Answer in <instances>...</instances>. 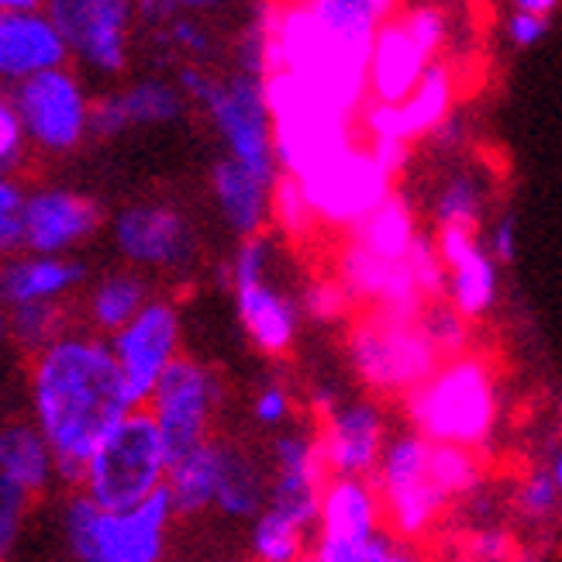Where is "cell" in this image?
<instances>
[{"label": "cell", "mask_w": 562, "mask_h": 562, "mask_svg": "<svg viewBox=\"0 0 562 562\" xmlns=\"http://www.w3.org/2000/svg\"><path fill=\"white\" fill-rule=\"evenodd\" d=\"M32 422L56 452L59 480L80 486L101 438L142 407L121 373L111 341L90 331H63L32 356Z\"/></svg>", "instance_id": "obj_1"}, {"label": "cell", "mask_w": 562, "mask_h": 562, "mask_svg": "<svg viewBox=\"0 0 562 562\" xmlns=\"http://www.w3.org/2000/svg\"><path fill=\"white\" fill-rule=\"evenodd\" d=\"M404 414L407 425L431 442L483 449L501 418V390L491 359L480 352L442 359L425 383L404 394Z\"/></svg>", "instance_id": "obj_2"}, {"label": "cell", "mask_w": 562, "mask_h": 562, "mask_svg": "<svg viewBox=\"0 0 562 562\" xmlns=\"http://www.w3.org/2000/svg\"><path fill=\"white\" fill-rule=\"evenodd\" d=\"M277 42L280 69L297 72L341 111L359 114V108L370 101V38L335 32L311 11L307 0H280Z\"/></svg>", "instance_id": "obj_3"}, {"label": "cell", "mask_w": 562, "mask_h": 562, "mask_svg": "<svg viewBox=\"0 0 562 562\" xmlns=\"http://www.w3.org/2000/svg\"><path fill=\"white\" fill-rule=\"evenodd\" d=\"M177 83L187 93V101L198 104L211 128L225 145V156L249 166L262 180H277L280 166L273 153V117L266 104L262 80L252 72L235 69L232 77H217V72L190 63L180 66Z\"/></svg>", "instance_id": "obj_4"}, {"label": "cell", "mask_w": 562, "mask_h": 562, "mask_svg": "<svg viewBox=\"0 0 562 562\" xmlns=\"http://www.w3.org/2000/svg\"><path fill=\"white\" fill-rule=\"evenodd\" d=\"M262 90L273 117V153L283 173L301 177L362 138L359 114L331 104L297 72L273 69L270 77H262Z\"/></svg>", "instance_id": "obj_5"}, {"label": "cell", "mask_w": 562, "mask_h": 562, "mask_svg": "<svg viewBox=\"0 0 562 562\" xmlns=\"http://www.w3.org/2000/svg\"><path fill=\"white\" fill-rule=\"evenodd\" d=\"M169 446L149 407H135L97 446L83 467L80 491L108 510H128L159 494L169 476Z\"/></svg>", "instance_id": "obj_6"}, {"label": "cell", "mask_w": 562, "mask_h": 562, "mask_svg": "<svg viewBox=\"0 0 562 562\" xmlns=\"http://www.w3.org/2000/svg\"><path fill=\"white\" fill-rule=\"evenodd\" d=\"M173 518L166 486L128 510H108L80 491L66 504L63 528L77 562H166Z\"/></svg>", "instance_id": "obj_7"}, {"label": "cell", "mask_w": 562, "mask_h": 562, "mask_svg": "<svg viewBox=\"0 0 562 562\" xmlns=\"http://www.w3.org/2000/svg\"><path fill=\"white\" fill-rule=\"evenodd\" d=\"M346 356L356 380L380 397H404L425 383L442 352L422 328V314L362 311L346 338Z\"/></svg>", "instance_id": "obj_8"}, {"label": "cell", "mask_w": 562, "mask_h": 562, "mask_svg": "<svg viewBox=\"0 0 562 562\" xmlns=\"http://www.w3.org/2000/svg\"><path fill=\"white\" fill-rule=\"evenodd\" d=\"M431 446L435 442L422 431H401L386 442L380 467L373 473L383 497L386 531L401 542H414L428 535L452 504L442 483L435 480Z\"/></svg>", "instance_id": "obj_9"}, {"label": "cell", "mask_w": 562, "mask_h": 562, "mask_svg": "<svg viewBox=\"0 0 562 562\" xmlns=\"http://www.w3.org/2000/svg\"><path fill=\"white\" fill-rule=\"evenodd\" d=\"M297 180L311 201L317 228L338 235L352 232L366 214H373L397 190V177L386 166H380L366 138L311 166Z\"/></svg>", "instance_id": "obj_10"}, {"label": "cell", "mask_w": 562, "mask_h": 562, "mask_svg": "<svg viewBox=\"0 0 562 562\" xmlns=\"http://www.w3.org/2000/svg\"><path fill=\"white\" fill-rule=\"evenodd\" d=\"M217 404H222V380L211 366L190 356H180L169 366L156 383L153 397L145 401L169 446V459L207 442Z\"/></svg>", "instance_id": "obj_11"}, {"label": "cell", "mask_w": 562, "mask_h": 562, "mask_svg": "<svg viewBox=\"0 0 562 562\" xmlns=\"http://www.w3.org/2000/svg\"><path fill=\"white\" fill-rule=\"evenodd\" d=\"M14 108L29 138L45 153H69L87 138L93 104L66 66L35 72L14 90Z\"/></svg>", "instance_id": "obj_12"}, {"label": "cell", "mask_w": 562, "mask_h": 562, "mask_svg": "<svg viewBox=\"0 0 562 562\" xmlns=\"http://www.w3.org/2000/svg\"><path fill=\"white\" fill-rule=\"evenodd\" d=\"M48 18L90 69L117 77L128 66L135 0H48Z\"/></svg>", "instance_id": "obj_13"}, {"label": "cell", "mask_w": 562, "mask_h": 562, "mask_svg": "<svg viewBox=\"0 0 562 562\" xmlns=\"http://www.w3.org/2000/svg\"><path fill=\"white\" fill-rule=\"evenodd\" d=\"M180 311L166 297H153L125 328L111 335V349L138 404L153 397L162 373L180 359Z\"/></svg>", "instance_id": "obj_14"}, {"label": "cell", "mask_w": 562, "mask_h": 562, "mask_svg": "<svg viewBox=\"0 0 562 562\" xmlns=\"http://www.w3.org/2000/svg\"><path fill=\"white\" fill-rule=\"evenodd\" d=\"M114 246L145 270H187L198 259V232L169 204H132L114 217Z\"/></svg>", "instance_id": "obj_15"}, {"label": "cell", "mask_w": 562, "mask_h": 562, "mask_svg": "<svg viewBox=\"0 0 562 562\" xmlns=\"http://www.w3.org/2000/svg\"><path fill=\"white\" fill-rule=\"evenodd\" d=\"M452 104H456V72L449 63L435 59L422 83L401 104L366 101L359 108V132L362 138H404V142L431 138L435 128L452 117Z\"/></svg>", "instance_id": "obj_16"}, {"label": "cell", "mask_w": 562, "mask_h": 562, "mask_svg": "<svg viewBox=\"0 0 562 562\" xmlns=\"http://www.w3.org/2000/svg\"><path fill=\"white\" fill-rule=\"evenodd\" d=\"M335 277L349 290V297L359 311L422 314V307L428 304L407 259H383L349 238H341L338 246Z\"/></svg>", "instance_id": "obj_17"}, {"label": "cell", "mask_w": 562, "mask_h": 562, "mask_svg": "<svg viewBox=\"0 0 562 562\" xmlns=\"http://www.w3.org/2000/svg\"><path fill=\"white\" fill-rule=\"evenodd\" d=\"M317 442L328 473L373 476L390 442L383 407L376 401H335L322 411Z\"/></svg>", "instance_id": "obj_18"}, {"label": "cell", "mask_w": 562, "mask_h": 562, "mask_svg": "<svg viewBox=\"0 0 562 562\" xmlns=\"http://www.w3.org/2000/svg\"><path fill=\"white\" fill-rule=\"evenodd\" d=\"M438 252L446 259V297L470 317L480 322L494 311L501 297V262L491 256L480 228L470 225H438L435 228Z\"/></svg>", "instance_id": "obj_19"}, {"label": "cell", "mask_w": 562, "mask_h": 562, "mask_svg": "<svg viewBox=\"0 0 562 562\" xmlns=\"http://www.w3.org/2000/svg\"><path fill=\"white\" fill-rule=\"evenodd\" d=\"M101 222H104L101 204L87 198V193L63 190V187L35 190L32 198H24L21 246L42 256H63L72 246L87 241L101 228Z\"/></svg>", "instance_id": "obj_20"}, {"label": "cell", "mask_w": 562, "mask_h": 562, "mask_svg": "<svg viewBox=\"0 0 562 562\" xmlns=\"http://www.w3.org/2000/svg\"><path fill=\"white\" fill-rule=\"evenodd\" d=\"M435 56L422 45V38L411 32L404 11L380 24L370 53V101L401 104L411 90L422 83Z\"/></svg>", "instance_id": "obj_21"}, {"label": "cell", "mask_w": 562, "mask_h": 562, "mask_svg": "<svg viewBox=\"0 0 562 562\" xmlns=\"http://www.w3.org/2000/svg\"><path fill=\"white\" fill-rule=\"evenodd\" d=\"M69 45L56 21L42 11H0V80H29L66 66Z\"/></svg>", "instance_id": "obj_22"}, {"label": "cell", "mask_w": 562, "mask_h": 562, "mask_svg": "<svg viewBox=\"0 0 562 562\" xmlns=\"http://www.w3.org/2000/svg\"><path fill=\"white\" fill-rule=\"evenodd\" d=\"M235 314L241 331L262 356H286L301 331V301L283 293L270 277L235 283Z\"/></svg>", "instance_id": "obj_23"}, {"label": "cell", "mask_w": 562, "mask_h": 562, "mask_svg": "<svg viewBox=\"0 0 562 562\" xmlns=\"http://www.w3.org/2000/svg\"><path fill=\"white\" fill-rule=\"evenodd\" d=\"M383 497L373 476L331 473L317 501V539H370L383 531Z\"/></svg>", "instance_id": "obj_24"}, {"label": "cell", "mask_w": 562, "mask_h": 562, "mask_svg": "<svg viewBox=\"0 0 562 562\" xmlns=\"http://www.w3.org/2000/svg\"><path fill=\"white\" fill-rule=\"evenodd\" d=\"M187 108V93L180 83L166 80H138L125 90H114L101 101H93L90 132L101 138H114L138 125H169Z\"/></svg>", "instance_id": "obj_25"}, {"label": "cell", "mask_w": 562, "mask_h": 562, "mask_svg": "<svg viewBox=\"0 0 562 562\" xmlns=\"http://www.w3.org/2000/svg\"><path fill=\"white\" fill-rule=\"evenodd\" d=\"M270 180H262L232 156H222L211 166V193L217 214L238 238L262 235V228L270 225Z\"/></svg>", "instance_id": "obj_26"}, {"label": "cell", "mask_w": 562, "mask_h": 562, "mask_svg": "<svg viewBox=\"0 0 562 562\" xmlns=\"http://www.w3.org/2000/svg\"><path fill=\"white\" fill-rule=\"evenodd\" d=\"M87 277L83 262H72L66 256H42L14 259L0 266V301L11 307L35 304V301H59L72 286H80Z\"/></svg>", "instance_id": "obj_27"}, {"label": "cell", "mask_w": 562, "mask_h": 562, "mask_svg": "<svg viewBox=\"0 0 562 562\" xmlns=\"http://www.w3.org/2000/svg\"><path fill=\"white\" fill-rule=\"evenodd\" d=\"M56 470V452L35 422H8L0 428V480L21 486L24 494H45Z\"/></svg>", "instance_id": "obj_28"}, {"label": "cell", "mask_w": 562, "mask_h": 562, "mask_svg": "<svg viewBox=\"0 0 562 562\" xmlns=\"http://www.w3.org/2000/svg\"><path fill=\"white\" fill-rule=\"evenodd\" d=\"M222 459H225V442L207 438L204 446L190 449L169 462L166 494L173 501L177 518H193V515H201V510L214 507L217 480H222Z\"/></svg>", "instance_id": "obj_29"}, {"label": "cell", "mask_w": 562, "mask_h": 562, "mask_svg": "<svg viewBox=\"0 0 562 562\" xmlns=\"http://www.w3.org/2000/svg\"><path fill=\"white\" fill-rule=\"evenodd\" d=\"M418 235H422L418 211H414V204L404 198L401 190H394L373 214H366L362 222L341 238H349V241H356V246L370 249L383 259H407Z\"/></svg>", "instance_id": "obj_30"}, {"label": "cell", "mask_w": 562, "mask_h": 562, "mask_svg": "<svg viewBox=\"0 0 562 562\" xmlns=\"http://www.w3.org/2000/svg\"><path fill=\"white\" fill-rule=\"evenodd\" d=\"M270 501V486L259 470V462L225 442V459H222V480H217V497L214 507L225 518H256Z\"/></svg>", "instance_id": "obj_31"}, {"label": "cell", "mask_w": 562, "mask_h": 562, "mask_svg": "<svg viewBox=\"0 0 562 562\" xmlns=\"http://www.w3.org/2000/svg\"><path fill=\"white\" fill-rule=\"evenodd\" d=\"M149 301H153L149 283L132 270H121L93 286V293L87 297V317H90L93 331L114 335L125 328Z\"/></svg>", "instance_id": "obj_32"}, {"label": "cell", "mask_w": 562, "mask_h": 562, "mask_svg": "<svg viewBox=\"0 0 562 562\" xmlns=\"http://www.w3.org/2000/svg\"><path fill=\"white\" fill-rule=\"evenodd\" d=\"M307 525L286 515L283 507L266 504L252 518V555L256 562H304Z\"/></svg>", "instance_id": "obj_33"}, {"label": "cell", "mask_w": 562, "mask_h": 562, "mask_svg": "<svg viewBox=\"0 0 562 562\" xmlns=\"http://www.w3.org/2000/svg\"><path fill=\"white\" fill-rule=\"evenodd\" d=\"M311 11L349 38H376L380 24L401 11V0H307Z\"/></svg>", "instance_id": "obj_34"}, {"label": "cell", "mask_w": 562, "mask_h": 562, "mask_svg": "<svg viewBox=\"0 0 562 562\" xmlns=\"http://www.w3.org/2000/svg\"><path fill=\"white\" fill-rule=\"evenodd\" d=\"M435 228L438 225H483V183L470 173V169H456L442 180L431 204Z\"/></svg>", "instance_id": "obj_35"}, {"label": "cell", "mask_w": 562, "mask_h": 562, "mask_svg": "<svg viewBox=\"0 0 562 562\" xmlns=\"http://www.w3.org/2000/svg\"><path fill=\"white\" fill-rule=\"evenodd\" d=\"M270 222L290 238V241H304L317 232V217L311 211V201L301 187V180L293 173H277L273 190H270Z\"/></svg>", "instance_id": "obj_36"}, {"label": "cell", "mask_w": 562, "mask_h": 562, "mask_svg": "<svg viewBox=\"0 0 562 562\" xmlns=\"http://www.w3.org/2000/svg\"><path fill=\"white\" fill-rule=\"evenodd\" d=\"M470 325H473L470 317L462 314L449 297H435L422 307V328L435 341V349L442 352V359L470 352V341H473Z\"/></svg>", "instance_id": "obj_37"}, {"label": "cell", "mask_w": 562, "mask_h": 562, "mask_svg": "<svg viewBox=\"0 0 562 562\" xmlns=\"http://www.w3.org/2000/svg\"><path fill=\"white\" fill-rule=\"evenodd\" d=\"M11 335L18 338V346H24L32 356L45 349L48 341L59 338L63 328V307L56 301H35V304H18L11 311Z\"/></svg>", "instance_id": "obj_38"}, {"label": "cell", "mask_w": 562, "mask_h": 562, "mask_svg": "<svg viewBox=\"0 0 562 562\" xmlns=\"http://www.w3.org/2000/svg\"><path fill=\"white\" fill-rule=\"evenodd\" d=\"M515 507H518V515H521L525 521H531V525L555 521V518H559V510H562V494H559V486H555L552 473H549V470L531 473V476L518 486Z\"/></svg>", "instance_id": "obj_39"}, {"label": "cell", "mask_w": 562, "mask_h": 562, "mask_svg": "<svg viewBox=\"0 0 562 562\" xmlns=\"http://www.w3.org/2000/svg\"><path fill=\"white\" fill-rule=\"evenodd\" d=\"M394 546V535L386 528L370 539H317L311 562H380Z\"/></svg>", "instance_id": "obj_40"}, {"label": "cell", "mask_w": 562, "mask_h": 562, "mask_svg": "<svg viewBox=\"0 0 562 562\" xmlns=\"http://www.w3.org/2000/svg\"><path fill=\"white\" fill-rule=\"evenodd\" d=\"M301 311L314 322H338V317H346L356 304L349 297V290L338 283V277H317L311 283H304L301 290Z\"/></svg>", "instance_id": "obj_41"}, {"label": "cell", "mask_w": 562, "mask_h": 562, "mask_svg": "<svg viewBox=\"0 0 562 562\" xmlns=\"http://www.w3.org/2000/svg\"><path fill=\"white\" fill-rule=\"evenodd\" d=\"M270 270H273V241L266 235H249V238L238 241L235 256L225 266V277L235 286V283H249V280L270 277Z\"/></svg>", "instance_id": "obj_42"}, {"label": "cell", "mask_w": 562, "mask_h": 562, "mask_svg": "<svg viewBox=\"0 0 562 562\" xmlns=\"http://www.w3.org/2000/svg\"><path fill=\"white\" fill-rule=\"evenodd\" d=\"M159 35L177 48L180 56H190V59H198V63H204V59H211L214 56V35L204 29V24L193 18V14H180V18H173L166 24V29H159Z\"/></svg>", "instance_id": "obj_43"}, {"label": "cell", "mask_w": 562, "mask_h": 562, "mask_svg": "<svg viewBox=\"0 0 562 562\" xmlns=\"http://www.w3.org/2000/svg\"><path fill=\"white\" fill-rule=\"evenodd\" d=\"M21 214H24V193L18 183L0 177V252H11L21 246Z\"/></svg>", "instance_id": "obj_44"}, {"label": "cell", "mask_w": 562, "mask_h": 562, "mask_svg": "<svg viewBox=\"0 0 562 562\" xmlns=\"http://www.w3.org/2000/svg\"><path fill=\"white\" fill-rule=\"evenodd\" d=\"M24 138H29V132H24V125H21V114L14 108V101L0 97V173H4V169H14L21 162Z\"/></svg>", "instance_id": "obj_45"}, {"label": "cell", "mask_w": 562, "mask_h": 562, "mask_svg": "<svg viewBox=\"0 0 562 562\" xmlns=\"http://www.w3.org/2000/svg\"><path fill=\"white\" fill-rule=\"evenodd\" d=\"M290 411H293V401L286 394V386L280 383H266L259 394L252 397V418L262 425V428H280L290 422Z\"/></svg>", "instance_id": "obj_46"}, {"label": "cell", "mask_w": 562, "mask_h": 562, "mask_svg": "<svg viewBox=\"0 0 562 562\" xmlns=\"http://www.w3.org/2000/svg\"><path fill=\"white\" fill-rule=\"evenodd\" d=\"M486 249L491 256L501 262V266H510L518 259V249H521V228H518V217L515 214H501L497 222L486 232Z\"/></svg>", "instance_id": "obj_47"}, {"label": "cell", "mask_w": 562, "mask_h": 562, "mask_svg": "<svg viewBox=\"0 0 562 562\" xmlns=\"http://www.w3.org/2000/svg\"><path fill=\"white\" fill-rule=\"evenodd\" d=\"M552 32V18L546 14H531V11H515L507 18V38L518 48H531L539 45L546 35Z\"/></svg>", "instance_id": "obj_48"}, {"label": "cell", "mask_w": 562, "mask_h": 562, "mask_svg": "<svg viewBox=\"0 0 562 562\" xmlns=\"http://www.w3.org/2000/svg\"><path fill=\"white\" fill-rule=\"evenodd\" d=\"M467 555L476 562H510V535L501 528H483L470 539Z\"/></svg>", "instance_id": "obj_49"}, {"label": "cell", "mask_w": 562, "mask_h": 562, "mask_svg": "<svg viewBox=\"0 0 562 562\" xmlns=\"http://www.w3.org/2000/svg\"><path fill=\"white\" fill-rule=\"evenodd\" d=\"M366 145L373 149V156L380 159V166H386L394 177H401L404 169H407L411 149H414V142H404V138H366Z\"/></svg>", "instance_id": "obj_50"}, {"label": "cell", "mask_w": 562, "mask_h": 562, "mask_svg": "<svg viewBox=\"0 0 562 562\" xmlns=\"http://www.w3.org/2000/svg\"><path fill=\"white\" fill-rule=\"evenodd\" d=\"M183 8H180V0H135V18L142 24H149L153 32L166 29L169 21L180 18Z\"/></svg>", "instance_id": "obj_51"}, {"label": "cell", "mask_w": 562, "mask_h": 562, "mask_svg": "<svg viewBox=\"0 0 562 562\" xmlns=\"http://www.w3.org/2000/svg\"><path fill=\"white\" fill-rule=\"evenodd\" d=\"M18 531H21V518L8 515V510H0V559H4V555H8V549L14 546Z\"/></svg>", "instance_id": "obj_52"}, {"label": "cell", "mask_w": 562, "mask_h": 562, "mask_svg": "<svg viewBox=\"0 0 562 562\" xmlns=\"http://www.w3.org/2000/svg\"><path fill=\"white\" fill-rule=\"evenodd\" d=\"M559 4H562V0H515V11H531V14L552 18Z\"/></svg>", "instance_id": "obj_53"}, {"label": "cell", "mask_w": 562, "mask_h": 562, "mask_svg": "<svg viewBox=\"0 0 562 562\" xmlns=\"http://www.w3.org/2000/svg\"><path fill=\"white\" fill-rule=\"evenodd\" d=\"M238 4V0H180V8L187 14H204V11H217V8H228Z\"/></svg>", "instance_id": "obj_54"}, {"label": "cell", "mask_w": 562, "mask_h": 562, "mask_svg": "<svg viewBox=\"0 0 562 562\" xmlns=\"http://www.w3.org/2000/svg\"><path fill=\"white\" fill-rule=\"evenodd\" d=\"M42 0H0V11H38Z\"/></svg>", "instance_id": "obj_55"}, {"label": "cell", "mask_w": 562, "mask_h": 562, "mask_svg": "<svg viewBox=\"0 0 562 562\" xmlns=\"http://www.w3.org/2000/svg\"><path fill=\"white\" fill-rule=\"evenodd\" d=\"M380 562H422L418 555H414L411 549H401V546H394V549H390Z\"/></svg>", "instance_id": "obj_56"}, {"label": "cell", "mask_w": 562, "mask_h": 562, "mask_svg": "<svg viewBox=\"0 0 562 562\" xmlns=\"http://www.w3.org/2000/svg\"><path fill=\"white\" fill-rule=\"evenodd\" d=\"M549 473H552V480H555V486H559V494H562V446H559V449H555V456H552Z\"/></svg>", "instance_id": "obj_57"}, {"label": "cell", "mask_w": 562, "mask_h": 562, "mask_svg": "<svg viewBox=\"0 0 562 562\" xmlns=\"http://www.w3.org/2000/svg\"><path fill=\"white\" fill-rule=\"evenodd\" d=\"M8 331H11V328H8V322H4V314H0V338H4Z\"/></svg>", "instance_id": "obj_58"}, {"label": "cell", "mask_w": 562, "mask_h": 562, "mask_svg": "<svg viewBox=\"0 0 562 562\" xmlns=\"http://www.w3.org/2000/svg\"><path fill=\"white\" fill-rule=\"evenodd\" d=\"M459 562H476V559H470V555H462V559H459Z\"/></svg>", "instance_id": "obj_59"}]
</instances>
